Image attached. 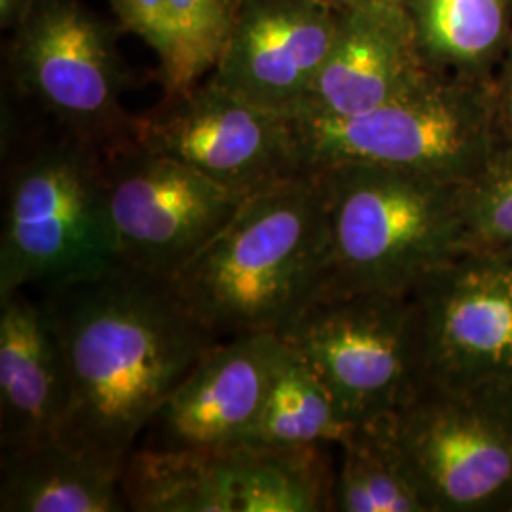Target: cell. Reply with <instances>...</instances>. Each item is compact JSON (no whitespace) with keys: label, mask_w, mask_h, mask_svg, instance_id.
<instances>
[{"label":"cell","mask_w":512,"mask_h":512,"mask_svg":"<svg viewBox=\"0 0 512 512\" xmlns=\"http://www.w3.org/2000/svg\"><path fill=\"white\" fill-rule=\"evenodd\" d=\"M54 311L73 404L61 435L126 458L173 389L219 338L167 279L118 266L40 291Z\"/></svg>","instance_id":"obj_1"},{"label":"cell","mask_w":512,"mask_h":512,"mask_svg":"<svg viewBox=\"0 0 512 512\" xmlns=\"http://www.w3.org/2000/svg\"><path fill=\"white\" fill-rule=\"evenodd\" d=\"M329 217L313 169L251 194L171 279L186 311L219 340L281 334L325 289Z\"/></svg>","instance_id":"obj_2"},{"label":"cell","mask_w":512,"mask_h":512,"mask_svg":"<svg viewBox=\"0 0 512 512\" xmlns=\"http://www.w3.org/2000/svg\"><path fill=\"white\" fill-rule=\"evenodd\" d=\"M329 217L323 293L412 294L463 255L461 184L395 167H315Z\"/></svg>","instance_id":"obj_3"},{"label":"cell","mask_w":512,"mask_h":512,"mask_svg":"<svg viewBox=\"0 0 512 512\" xmlns=\"http://www.w3.org/2000/svg\"><path fill=\"white\" fill-rule=\"evenodd\" d=\"M118 266L105 152L61 133L21 158L4 184L0 298L86 281Z\"/></svg>","instance_id":"obj_4"},{"label":"cell","mask_w":512,"mask_h":512,"mask_svg":"<svg viewBox=\"0 0 512 512\" xmlns=\"http://www.w3.org/2000/svg\"><path fill=\"white\" fill-rule=\"evenodd\" d=\"M293 124L306 169L382 165L465 184L499 148L492 95L471 80L444 74L361 114L293 118Z\"/></svg>","instance_id":"obj_5"},{"label":"cell","mask_w":512,"mask_h":512,"mask_svg":"<svg viewBox=\"0 0 512 512\" xmlns=\"http://www.w3.org/2000/svg\"><path fill=\"white\" fill-rule=\"evenodd\" d=\"M279 336L353 429L393 420L423 387L412 294H319Z\"/></svg>","instance_id":"obj_6"},{"label":"cell","mask_w":512,"mask_h":512,"mask_svg":"<svg viewBox=\"0 0 512 512\" xmlns=\"http://www.w3.org/2000/svg\"><path fill=\"white\" fill-rule=\"evenodd\" d=\"M112 31L82 0H37L8 44L19 97L105 154L133 141L122 103L131 78Z\"/></svg>","instance_id":"obj_7"},{"label":"cell","mask_w":512,"mask_h":512,"mask_svg":"<svg viewBox=\"0 0 512 512\" xmlns=\"http://www.w3.org/2000/svg\"><path fill=\"white\" fill-rule=\"evenodd\" d=\"M393 435L429 512L511 511L512 391L423 385Z\"/></svg>","instance_id":"obj_8"},{"label":"cell","mask_w":512,"mask_h":512,"mask_svg":"<svg viewBox=\"0 0 512 512\" xmlns=\"http://www.w3.org/2000/svg\"><path fill=\"white\" fill-rule=\"evenodd\" d=\"M107 202L120 266L171 279L249 196L133 141L105 154Z\"/></svg>","instance_id":"obj_9"},{"label":"cell","mask_w":512,"mask_h":512,"mask_svg":"<svg viewBox=\"0 0 512 512\" xmlns=\"http://www.w3.org/2000/svg\"><path fill=\"white\" fill-rule=\"evenodd\" d=\"M131 139L245 196L306 169L293 118L258 107L211 78L135 114Z\"/></svg>","instance_id":"obj_10"},{"label":"cell","mask_w":512,"mask_h":512,"mask_svg":"<svg viewBox=\"0 0 512 512\" xmlns=\"http://www.w3.org/2000/svg\"><path fill=\"white\" fill-rule=\"evenodd\" d=\"M412 296L423 385L512 391V255L463 253Z\"/></svg>","instance_id":"obj_11"},{"label":"cell","mask_w":512,"mask_h":512,"mask_svg":"<svg viewBox=\"0 0 512 512\" xmlns=\"http://www.w3.org/2000/svg\"><path fill=\"white\" fill-rule=\"evenodd\" d=\"M338 8L323 0H236L211 80L294 118L330 54Z\"/></svg>","instance_id":"obj_12"},{"label":"cell","mask_w":512,"mask_h":512,"mask_svg":"<svg viewBox=\"0 0 512 512\" xmlns=\"http://www.w3.org/2000/svg\"><path fill=\"white\" fill-rule=\"evenodd\" d=\"M285 353L277 332L220 340L173 389L139 444L169 450L241 446L260 418Z\"/></svg>","instance_id":"obj_13"},{"label":"cell","mask_w":512,"mask_h":512,"mask_svg":"<svg viewBox=\"0 0 512 512\" xmlns=\"http://www.w3.org/2000/svg\"><path fill=\"white\" fill-rule=\"evenodd\" d=\"M437 71L421 50L408 4L348 0L329 57L294 118H340L414 92Z\"/></svg>","instance_id":"obj_14"},{"label":"cell","mask_w":512,"mask_h":512,"mask_svg":"<svg viewBox=\"0 0 512 512\" xmlns=\"http://www.w3.org/2000/svg\"><path fill=\"white\" fill-rule=\"evenodd\" d=\"M73 404L69 366L44 293L0 298L2 454L61 435Z\"/></svg>","instance_id":"obj_15"},{"label":"cell","mask_w":512,"mask_h":512,"mask_svg":"<svg viewBox=\"0 0 512 512\" xmlns=\"http://www.w3.org/2000/svg\"><path fill=\"white\" fill-rule=\"evenodd\" d=\"M122 456L55 435L2 454V512H122Z\"/></svg>","instance_id":"obj_16"},{"label":"cell","mask_w":512,"mask_h":512,"mask_svg":"<svg viewBox=\"0 0 512 512\" xmlns=\"http://www.w3.org/2000/svg\"><path fill=\"white\" fill-rule=\"evenodd\" d=\"M118 27L141 38L158 63L164 97L211 76L228 37L236 0H107Z\"/></svg>","instance_id":"obj_17"},{"label":"cell","mask_w":512,"mask_h":512,"mask_svg":"<svg viewBox=\"0 0 512 512\" xmlns=\"http://www.w3.org/2000/svg\"><path fill=\"white\" fill-rule=\"evenodd\" d=\"M122 495L133 512H236L230 450L137 444L124 459Z\"/></svg>","instance_id":"obj_18"},{"label":"cell","mask_w":512,"mask_h":512,"mask_svg":"<svg viewBox=\"0 0 512 512\" xmlns=\"http://www.w3.org/2000/svg\"><path fill=\"white\" fill-rule=\"evenodd\" d=\"M236 512L332 511L334 469L327 446L230 448Z\"/></svg>","instance_id":"obj_19"},{"label":"cell","mask_w":512,"mask_h":512,"mask_svg":"<svg viewBox=\"0 0 512 512\" xmlns=\"http://www.w3.org/2000/svg\"><path fill=\"white\" fill-rule=\"evenodd\" d=\"M429 65L459 76L482 71L511 42L512 0H410Z\"/></svg>","instance_id":"obj_20"},{"label":"cell","mask_w":512,"mask_h":512,"mask_svg":"<svg viewBox=\"0 0 512 512\" xmlns=\"http://www.w3.org/2000/svg\"><path fill=\"white\" fill-rule=\"evenodd\" d=\"M332 511L429 512L393 435V420L355 427L340 444Z\"/></svg>","instance_id":"obj_21"},{"label":"cell","mask_w":512,"mask_h":512,"mask_svg":"<svg viewBox=\"0 0 512 512\" xmlns=\"http://www.w3.org/2000/svg\"><path fill=\"white\" fill-rule=\"evenodd\" d=\"M351 431L310 366L287 346L260 418L241 446H340Z\"/></svg>","instance_id":"obj_22"},{"label":"cell","mask_w":512,"mask_h":512,"mask_svg":"<svg viewBox=\"0 0 512 512\" xmlns=\"http://www.w3.org/2000/svg\"><path fill=\"white\" fill-rule=\"evenodd\" d=\"M463 253L512 255V143L459 188Z\"/></svg>","instance_id":"obj_23"},{"label":"cell","mask_w":512,"mask_h":512,"mask_svg":"<svg viewBox=\"0 0 512 512\" xmlns=\"http://www.w3.org/2000/svg\"><path fill=\"white\" fill-rule=\"evenodd\" d=\"M35 2L37 0H0V27L4 31H14Z\"/></svg>","instance_id":"obj_24"},{"label":"cell","mask_w":512,"mask_h":512,"mask_svg":"<svg viewBox=\"0 0 512 512\" xmlns=\"http://www.w3.org/2000/svg\"><path fill=\"white\" fill-rule=\"evenodd\" d=\"M497 110H499V124L507 131L509 143H512V54L509 59V67L503 78L501 93L497 99Z\"/></svg>","instance_id":"obj_25"},{"label":"cell","mask_w":512,"mask_h":512,"mask_svg":"<svg viewBox=\"0 0 512 512\" xmlns=\"http://www.w3.org/2000/svg\"><path fill=\"white\" fill-rule=\"evenodd\" d=\"M329 2L334 8H340V6H344L348 0H329Z\"/></svg>","instance_id":"obj_26"},{"label":"cell","mask_w":512,"mask_h":512,"mask_svg":"<svg viewBox=\"0 0 512 512\" xmlns=\"http://www.w3.org/2000/svg\"><path fill=\"white\" fill-rule=\"evenodd\" d=\"M395 2H401V4H408L410 0H395Z\"/></svg>","instance_id":"obj_27"},{"label":"cell","mask_w":512,"mask_h":512,"mask_svg":"<svg viewBox=\"0 0 512 512\" xmlns=\"http://www.w3.org/2000/svg\"><path fill=\"white\" fill-rule=\"evenodd\" d=\"M323 2H329V0H323ZM329 4H330V2H329ZM330 6H332V4H330Z\"/></svg>","instance_id":"obj_28"},{"label":"cell","mask_w":512,"mask_h":512,"mask_svg":"<svg viewBox=\"0 0 512 512\" xmlns=\"http://www.w3.org/2000/svg\"><path fill=\"white\" fill-rule=\"evenodd\" d=\"M511 511H512V509H511Z\"/></svg>","instance_id":"obj_29"}]
</instances>
